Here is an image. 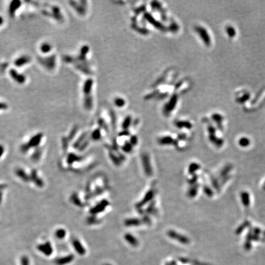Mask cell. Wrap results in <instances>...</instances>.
<instances>
[{
  "instance_id": "obj_1",
  "label": "cell",
  "mask_w": 265,
  "mask_h": 265,
  "mask_svg": "<svg viewBox=\"0 0 265 265\" xmlns=\"http://www.w3.org/2000/svg\"><path fill=\"white\" fill-rule=\"evenodd\" d=\"M37 249L45 256H51L53 253V247L51 243L49 241L38 244Z\"/></svg>"
},
{
  "instance_id": "obj_2",
  "label": "cell",
  "mask_w": 265,
  "mask_h": 265,
  "mask_svg": "<svg viewBox=\"0 0 265 265\" xmlns=\"http://www.w3.org/2000/svg\"><path fill=\"white\" fill-rule=\"evenodd\" d=\"M196 31L198 33L199 36H200L204 44L207 46L210 45L211 44L210 36L205 28L202 26H197L196 28Z\"/></svg>"
},
{
  "instance_id": "obj_3",
  "label": "cell",
  "mask_w": 265,
  "mask_h": 265,
  "mask_svg": "<svg viewBox=\"0 0 265 265\" xmlns=\"http://www.w3.org/2000/svg\"><path fill=\"white\" fill-rule=\"evenodd\" d=\"M72 244L74 249H75V252H76L78 254L81 255H83L86 253V250L83 246L81 242V241L78 239H74L72 240Z\"/></svg>"
},
{
  "instance_id": "obj_4",
  "label": "cell",
  "mask_w": 265,
  "mask_h": 265,
  "mask_svg": "<svg viewBox=\"0 0 265 265\" xmlns=\"http://www.w3.org/2000/svg\"><path fill=\"white\" fill-rule=\"evenodd\" d=\"M177 100H178V97L176 95H174L171 99L169 100V101L168 102V104H166V105L164 109V111L165 113L168 114V113H169L170 112H171L172 111L174 110L176 105V102H177Z\"/></svg>"
},
{
  "instance_id": "obj_5",
  "label": "cell",
  "mask_w": 265,
  "mask_h": 265,
  "mask_svg": "<svg viewBox=\"0 0 265 265\" xmlns=\"http://www.w3.org/2000/svg\"><path fill=\"white\" fill-rule=\"evenodd\" d=\"M74 259V256L73 255L71 254L67 255V256L66 257H63L57 259L56 261V263L57 264V265H65L72 262Z\"/></svg>"
},
{
  "instance_id": "obj_6",
  "label": "cell",
  "mask_w": 265,
  "mask_h": 265,
  "mask_svg": "<svg viewBox=\"0 0 265 265\" xmlns=\"http://www.w3.org/2000/svg\"><path fill=\"white\" fill-rule=\"evenodd\" d=\"M241 198L242 203L245 207H248L250 205V195L247 192H242L241 193Z\"/></svg>"
},
{
  "instance_id": "obj_7",
  "label": "cell",
  "mask_w": 265,
  "mask_h": 265,
  "mask_svg": "<svg viewBox=\"0 0 265 265\" xmlns=\"http://www.w3.org/2000/svg\"><path fill=\"white\" fill-rule=\"evenodd\" d=\"M169 236H171L172 238H173L174 239H177L178 241H179L180 242H181L182 244H186L189 242V240L187 238L184 237V236H182L181 237V236H181L180 234H179L177 233L176 234V233H174L173 231L171 232V233H169Z\"/></svg>"
},
{
  "instance_id": "obj_8",
  "label": "cell",
  "mask_w": 265,
  "mask_h": 265,
  "mask_svg": "<svg viewBox=\"0 0 265 265\" xmlns=\"http://www.w3.org/2000/svg\"><path fill=\"white\" fill-rule=\"evenodd\" d=\"M55 237L59 239H63L66 237V230L63 228H59L55 230Z\"/></svg>"
},
{
  "instance_id": "obj_9",
  "label": "cell",
  "mask_w": 265,
  "mask_h": 265,
  "mask_svg": "<svg viewBox=\"0 0 265 265\" xmlns=\"http://www.w3.org/2000/svg\"><path fill=\"white\" fill-rule=\"evenodd\" d=\"M30 61V59L29 57H28L26 56H22V57L18 59L15 61V64L17 66H22L23 64H25L26 63H28Z\"/></svg>"
},
{
  "instance_id": "obj_10",
  "label": "cell",
  "mask_w": 265,
  "mask_h": 265,
  "mask_svg": "<svg viewBox=\"0 0 265 265\" xmlns=\"http://www.w3.org/2000/svg\"><path fill=\"white\" fill-rule=\"evenodd\" d=\"M92 84H93V81L91 79H89L88 81H87L84 84V87H83V92L85 93V94H89L90 93V92L92 90Z\"/></svg>"
},
{
  "instance_id": "obj_11",
  "label": "cell",
  "mask_w": 265,
  "mask_h": 265,
  "mask_svg": "<svg viewBox=\"0 0 265 265\" xmlns=\"http://www.w3.org/2000/svg\"><path fill=\"white\" fill-rule=\"evenodd\" d=\"M19 5H20V2L18 1H12L11 6H9V14L11 15H14V14L15 12V11L17 10V8L19 7Z\"/></svg>"
},
{
  "instance_id": "obj_12",
  "label": "cell",
  "mask_w": 265,
  "mask_h": 265,
  "mask_svg": "<svg viewBox=\"0 0 265 265\" xmlns=\"http://www.w3.org/2000/svg\"><path fill=\"white\" fill-rule=\"evenodd\" d=\"M239 145L242 147H247L250 144V141L246 137H242L239 139L238 141Z\"/></svg>"
},
{
  "instance_id": "obj_13",
  "label": "cell",
  "mask_w": 265,
  "mask_h": 265,
  "mask_svg": "<svg viewBox=\"0 0 265 265\" xmlns=\"http://www.w3.org/2000/svg\"><path fill=\"white\" fill-rule=\"evenodd\" d=\"M249 222L247 221L244 222L239 227H238V228L236 230V234H239L240 233H241L242 232V231L244 230V228H247V227L249 225Z\"/></svg>"
},
{
  "instance_id": "obj_14",
  "label": "cell",
  "mask_w": 265,
  "mask_h": 265,
  "mask_svg": "<svg viewBox=\"0 0 265 265\" xmlns=\"http://www.w3.org/2000/svg\"><path fill=\"white\" fill-rule=\"evenodd\" d=\"M41 51L43 53H48L51 51V45L47 43H44L41 46Z\"/></svg>"
},
{
  "instance_id": "obj_15",
  "label": "cell",
  "mask_w": 265,
  "mask_h": 265,
  "mask_svg": "<svg viewBox=\"0 0 265 265\" xmlns=\"http://www.w3.org/2000/svg\"><path fill=\"white\" fill-rule=\"evenodd\" d=\"M226 32L228 33V36L231 37H233L236 34V31L234 28L231 26H228L226 27Z\"/></svg>"
},
{
  "instance_id": "obj_16",
  "label": "cell",
  "mask_w": 265,
  "mask_h": 265,
  "mask_svg": "<svg viewBox=\"0 0 265 265\" xmlns=\"http://www.w3.org/2000/svg\"><path fill=\"white\" fill-rule=\"evenodd\" d=\"M115 104L117 107L120 108V107H122L125 105V102L124 99H122L121 98H118L115 100Z\"/></svg>"
},
{
  "instance_id": "obj_17",
  "label": "cell",
  "mask_w": 265,
  "mask_h": 265,
  "mask_svg": "<svg viewBox=\"0 0 265 265\" xmlns=\"http://www.w3.org/2000/svg\"><path fill=\"white\" fill-rule=\"evenodd\" d=\"M21 265H30V261L26 256H23L21 258Z\"/></svg>"
},
{
  "instance_id": "obj_18",
  "label": "cell",
  "mask_w": 265,
  "mask_h": 265,
  "mask_svg": "<svg viewBox=\"0 0 265 265\" xmlns=\"http://www.w3.org/2000/svg\"><path fill=\"white\" fill-rule=\"evenodd\" d=\"M252 248V245L250 241H246V242L244 244V249L246 250H249Z\"/></svg>"
},
{
  "instance_id": "obj_19",
  "label": "cell",
  "mask_w": 265,
  "mask_h": 265,
  "mask_svg": "<svg viewBox=\"0 0 265 265\" xmlns=\"http://www.w3.org/2000/svg\"><path fill=\"white\" fill-rule=\"evenodd\" d=\"M3 18L0 16V25H1L2 23H3Z\"/></svg>"
},
{
  "instance_id": "obj_20",
  "label": "cell",
  "mask_w": 265,
  "mask_h": 265,
  "mask_svg": "<svg viewBox=\"0 0 265 265\" xmlns=\"http://www.w3.org/2000/svg\"><path fill=\"white\" fill-rule=\"evenodd\" d=\"M25 176H27V174H26V173L25 171ZM28 181V177H26V179H25V181L26 182V181Z\"/></svg>"
},
{
  "instance_id": "obj_21",
  "label": "cell",
  "mask_w": 265,
  "mask_h": 265,
  "mask_svg": "<svg viewBox=\"0 0 265 265\" xmlns=\"http://www.w3.org/2000/svg\"><path fill=\"white\" fill-rule=\"evenodd\" d=\"M263 190L265 191V181H264V184H263Z\"/></svg>"
},
{
  "instance_id": "obj_22",
  "label": "cell",
  "mask_w": 265,
  "mask_h": 265,
  "mask_svg": "<svg viewBox=\"0 0 265 265\" xmlns=\"http://www.w3.org/2000/svg\"><path fill=\"white\" fill-rule=\"evenodd\" d=\"M105 265H111V264H105Z\"/></svg>"
},
{
  "instance_id": "obj_23",
  "label": "cell",
  "mask_w": 265,
  "mask_h": 265,
  "mask_svg": "<svg viewBox=\"0 0 265 265\" xmlns=\"http://www.w3.org/2000/svg\"><path fill=\"white\" fill-rule=\"evenodd\" d=\"M166 265H173L172 264H166Z\"/></svg>"
},
{
  "instance_id": "obj_24",
  "label": "cell",
  "mask_w": 265,
  "mask_h": 265,
  "mask_svg": "<svg viewBox=\"0 0 265 265\" xmlns=\"http://www.w3.org/2000/svg\"><path fill=\"white\" fill-rule=\"evenodd\" d=\"M263 234H264V236H265V231H264V233H263Z\"/></svg>"
}]
</instances>
